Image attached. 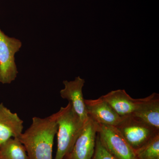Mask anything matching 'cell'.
<instances>
[{
  "label": "cell",
  "mask_w": 159,
  "mask_h": 159,
  "mask_svg": "<svg viewBox=\"0 0 159 159\" xmlns=\"http://www.w3.org/2000/svg\"><path fill=\"white\" fill-rule=\"evenodd\" d=\"M23 124L16 113L0 103V145L10 138H18L23 133Z\"/></svg>",
  "instance_id": "10"
},
{
  "label": "cell",
  "mask_w": 159,
  "mask_h": 159,
  "mask_svg": "<svg viewBox=\"0 0 159 159\" xmlns=\"http://www.w3.org/2000/svg\"><path fill=\"white\" fill-rule=\"evenodd\" d=\"M84 79L77 77L73 81L64 80V88L60 92L63 99H67L80 119L84 122L87 121L89 116L87 113L85 102L83 95L82 89L84 86Z\"/></svg>",
  "instance_id": "8"
},
{
  "label": "cell",
  "mask_w": 159,
  "mask_h": 159,
  "mask_svg": "<svg viewBox=\"0 0 159 159\" xmlns=\"http://www.w3.org/2000/svg\"><path fill=\"white\" fill-rule=\"evenodd\" d=\"M57 124L55 113L45 118L34 117L30 127L18 138L29 159H52Z\"/></svg>",
  "instance_id": "1"
},
{
  "label": "cell",
  "mask_w": 159,
  "mask_h": 159,
  "mask_svg": "<svg viewBox=\"0 0 159 159\" xmlns=\"http://www.w3.org/2000/svg\"><path fill=\"white\" fill-rule=\"evenodd\" d=\"M0 159H1V157H0Z\"/></svg>",
  "instance_id": "15"
},
{
  "label": "cell",
  "mask_w": 159,
  "mask_h": 159,
  "mask_svg": "<svg viewBox=\"0 0 159 159\" xmlns=\"http://www.w3.org/2000/svg\"><path fill=\"white\" fill-rule=\"evenodd\" d=\"M1 159H29L24 145L17 138H10L0 145Z\"/></svg>",
  "instance_id": "12"
},
{
  "label": "cell",
  "mask_w": 159,
  "mask_h": 159,
  "mask_svg": "<svg viewBox=\"0 0 159 159\" xmlns=\"http://www.w3.org/2000/svg\"><path fill=\"white\" fill-rule=\"evenodd\" d=\"M101 97L122 117L133 115L143 100L132 98L124 89L112 91Z\"/></svg>",
  "instance_id": "9"
},
{
  "label": "cell",
  "mask_w": 159,
  "mask_h": 159,
  "mask_svg": "<svg viewBox=\"0 0 159 159\" xmlns=\"http://www.w3.org/2000/svg\"><path fill=\"white\" fill-rule=\"evenodd\" d=\"M57 124V149L54 159H64L72 150L84 127L70 103L55 113Z\"/></svg>",
  "instance_id": "2"
},
{
  "label": "cell",
  "mask_w": 159,
  "mask_h": 159,
  "mask_svg": "<svg viewBox=\"0 0 159 159\" xmlns=\"http://www.w3.org/2000/svg\"><path fill=\"white\" fill-rule=\"evenodd\" d=\"M98 124L89 117L70 153L64 159H92L96 147Z\"/></svg>",
  "instance_id": "6"
},
{
  "label": "cell",
  "mask_w": 159,
  "mask_h": 159,
  "mask_svg": "<svg viewBox=\"0 0 159 159\" xmlns=\"http://www.w3.org/2000/svg\"><path fill=\"white\" fill-rule=\"evenodd\" d=\"M97 135L102 146L116 159H138L135 151L116 126L98 124Z\"/></svg>",
  "instance_id": "5"
},
{
  "label": "cell",
  "mask_w": 159,
  "mask_h": 159,
  "mask_svg": "<svg viewBox=\"0 0 159 159\" xmlns=\"http://www.w3.org/2000/svg\"><path fill=\"white\" fill-rule=\"evenodd\" d=\"M92 159H116L102 146L98 135L96 140L95 152Z\"/></svg>",
  "instance_id": "14"
},
{
  "label": "cell",
  "mask_w": 159,
  "mask_h": 159,
  "mask_svg": "<svg viewBox=\"0 0 159 159\" xmlns=\"http://www.w3.org/2000/svg\"><path fill=\"white\" fill-rule=\"evenodd\" d=\"M132 115L159 129V94L154 93L143 98L139 108Z\"/></svg>",
  "instance_id": "11"
},
{
  "label": "cell",
  "mask_w": 159,
  "mask_h": 159,
  "mask_svg": "<svg viewBox=\"0 0 159 159\" xmlns=\"http://www.w3.org/2000/svg\"><path fill=\"white\" fill-rule=\"evenodd\" d=\"M84 102L88 116L97 124L116 126L122 121V117L102 97L85 99Z\"/></svg>",
  "instance_id": "7"
},
{
  "label": "cell",
  "mask_w": 159,
  "mask_h": 159,
  "mask_svg": "<svg viewBox=\"0 0 159 159\" xmlns=\"http://www.w3.org/2000/svg\"><path fill=\"white\" fill-rule=\"evenodd\" d=\"M21 47L19 39L7 36L0 29V82L3 84L11 83L17 77L15 56Z\"/></svg>",
  "instance_id": "4"
},
{
  "label": "cell",
  "mask_w": 159,
  "mask_h": 159,
  "mask_svg": "<svg viewBox=\"0 0 159 159\" xmlns=\"http://www.w3.org/2000/svg\"><path fill=\"white\" fill-rule=\"evenodd\" d=\"M116 127L135 151L159 134V129L134 115L122 117Z\"/></svg>",
  "instance_id": "3"
},
{
  "label": "cell",
  "mask_w": 159,
  "mask_h": 159,
  "mask_svg": "<svg viewBox=\"0 0 159 159\" xmlns=\"http://www.w3.org/2000/svg\"><path fill=\"white\" fill-rule=\"evenodd\" d=\"M135 152L138 159H159V134Z\"/></svg>",
  "instance_id": "13"
}]
</instances>
